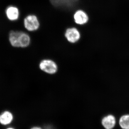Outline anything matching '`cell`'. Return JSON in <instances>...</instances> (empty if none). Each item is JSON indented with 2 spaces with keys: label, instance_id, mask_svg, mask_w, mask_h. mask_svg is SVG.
Here are the masks:
<instances>
[{
  "label": "cell",
  "instance_id": "6da1fadb",
  "mask_svg": "<svg viewBox=\"0 0 129 129\" xmlns=\"http://www.w3.org/2000/svg\"><path fill=\"white\" fill-rule=\"evenodd\" d=\"M9 40L12 46L16 48H25L30 43V36L22 31L12 30L9 33Z\"/></svg>",
  "mask_w": 129,
  "mask_h": 129
},
{
  "label": "cell",
  "instance_id": "7a4b0ae2",
  "mask_svg": "<svg viewBox=\"0 0 129 129\" xmlns=\"http://www.w3.org/2000/svg\"><path fill=\"white\" fill-rule=\"evenodd\" d=\"M39 67L42 71L51 75L56 74L58 69L56 63L53 60L49 59H44L41 61Z\"/></svg>",
  "mask_w": 129,
  "mask_h": 129
},
{
  "label": "cell",
  "instance_id": "3957f363",
  "mask_svg": "<svg viewBox=\"0 0 129 129\" xmlns=\"http://www.w3.org/2000/svg\"><path fill=\"white\" fill-rule=\"evenodd\" d=\"M23 23L24 27L30 32L36 31L39 28V21L35 15L30 14L26 16L24 19Z\"/></svg>",
  "mask_w": 129,
  "mask_h": 129
},
{
  "label": "cell",
  "instance_id": "277c9868",
  "mask_svg": "<svg viewBox=\"0 0 129 129\" xmlns=\"http://www.w3.org/2000/svg\"><path fill=\"white\" fill-rule=\"evenodd\" d=\"M79 0H50L55 7L65 9H72L78 3Z\"/></svg>",
  "mask_w": 129,
  "mask_h": 129
},
{
  "label": "cell",
  "instance_id": "5b68a950",
  "mask_svg": "<svg viewBox=\"0 0 129 129\" xmlns=\"http://www.w3.org/2000/svg\"><path fill=\"white\" fill-rule=\"evenodd\" d=\"M64 36L68 41L75 44L80 39L81 35L78 30L76 28H69L65 31Z\"/></svg>",
  "mask_w": 129,
  "mask_h": 129
},
{
  "label": "cell",
  "instance_id": "8992f818",
  "mask_svg": "<svg viewBox=\"0 0 129 129\" xmlns=\"http://www.w3.org/2000/svg\"><path fill=\"white\" fill-rule=\"evenodd\" d=\"M6 16L8 20L15 21L19 18L20 12L18 8L14 6H9L6 9Z\"/></svg>",
  "mask_w": 129,
  "mask_h": 129
},
{
  "label": "cell",
  "instance_id": "52a82bcc",
  "mask_svg": "<svg viewBox=\"0 0 129 129\" xmlns=\"http://www.w3.org/2000/svg\"><path fill=\"white\" fill-rule=\"evenodd\" d=\"M75 22L79 25H84L88 22L89 17L86 13L83 10H79L75 12L74 15Z\"/></svg>",
  "mask_w": 129,
  "mask_h": 129
},
{
  "label": "cell",
  "instance_id": "ba28073f",
  "mask_svg": "<svg viewBox=\"0 0 129 129\" xmlns=\"http://www.w3.org/2000/svg\"><path fill=\"white\" fill-rule=\"evenodd\" d=\"M14 119V115L11 111L5 110L0 114V123L3 125L11 123Z\"/></svg>",
  "mask_w": 129,
  "mask_h": 129
},
{
  "label": "cell",
  "instance_id": "9c48e42d",
  "mask_svg": "<svg viewBox=\"0 0 129 129\" xmlns=\"http://www.w3.org/2000/svg\"><path fill=\"white\" fill-rule=\"evenodd\" d=\"M103 126L106 129H112L116 124V119L113 115L109 114L103 118L102 120Z\"/></svg>",
  "mask_w": 129,
  "mask_h": 129
},
{
  "label": "cell",
  "instance_id": "30bf717a",
  "mask_svg": "<svg viewBox=\"0 0 129 129\" xmlns=\"http://www.w3.org/2000/svg\"><path fill=\"white\" fill-rule=\"evenodd\" d=\"M119 124L122 129H129V114L121 116L119 119Z\"/></svg>",
  "mask_w": 129,
  "mask_h": 129
},
{
  "label": "cell",
  "instance_id": "8fae6325",
  "mask_svg": "<svg viewBox=\"0 0 129 129\" xmlns=\"http://www.w3.org/2000/svg\"><path fill=\"white\" fill-rule=\"evenodd\" d=\"M44 129H56L53 126L50 124H47L44 126Z\"/></svg>",
  "mask_w": 129,
  "mask_h": 129
},
{
  "label": "cell",
  "instance_id": "7c38bea8",
  "mask_svg": "<svg viewBox=\"0 0 129 129\" xmlns=\"http://www.w3.org/2000/svg\"><path fill=\"white\" fill-rule=\"evenodd\" d=\"M30 129H42V128L39 126H34V127H31Z\"/></svg>",
  "mask_w": 129,
  "mask_h": 129
},
{
  "label": "cell",
  "instance_id": "4fadbf2b",
  "mask_svg": "<svg viewBox=\"0 0 129 129\" xmlns=\"http://www.w3.org/2000/svg\"><path fill=\"white\" fill-rule=\"evenodd\" d=\"M6 129H15L14 128H13V127H7V128Z\"/></svg>",
  "mask_w": 129,
  "mask_h": 129
}]
</instances>
